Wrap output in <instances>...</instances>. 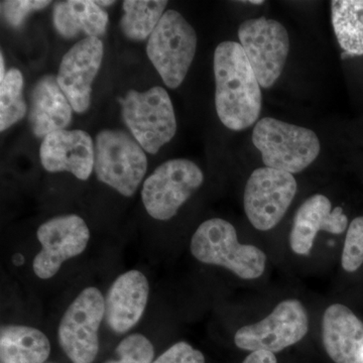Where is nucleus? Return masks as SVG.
<instances>
[{
    "label": "nucleus",
    "mask_w": 363,
    "mask_h": 363,
    "mask_svg": "<svg viewBox=\"0 0 363 363\" xmlns=\"http://www.w3.org/2000/svg\"><path fill=\"white\" fill-rule=\"evenodd\" d=\"M50 4L51 1L44 0H11L1 2V11L7 23L14 28H18L28 14L45 9Z\"/></svg>",
    "instance_id": "obj_26"
},
{
    "label": "nucleus",
    "mask_w": 363,
    "mask_h": 363,
    "mask_svg": "<svg viewBox=\"0 0 363 363\" xmlns=\"http://www.w3.org/2000/svg\"><path fill=\"white\" fill-rule=\"evenodd\" d=\"M242 363H278L276 355L269 351H253Z\"/></svg>",
    "instance_id": "obj_28"
},
{
    "label": "nucleus",
    "mask_w": 363,
    "mask_h": 363,
    "mask_svg": "<svg viewBox=\"0 0 363 363\" xmlns=\"http://www.w3.org/2000/svg\"><path fill=\"white\" fill-rule=\"evenodd\" d=\"M252 143L267 168L292 175L307 169L321 150L314 131L272 117H264L255 124Z\"/></svg>",
    "instance_id": "obj_3"
},
{
    "label": "nucleus",
    "mask_w": 363,
    "mask_h": 363,
    "mask_svg": "<svg viewBox=\"0 0 363 363\" xmlns=\"http://www.w3.org/2000/svg\"><path fill=\"white\" fill-rule=\"evenodd\" d=\"M197 50L193 26L178 11L164 13L147 45V57L164 84L176 89L185 80Z\"/></svg>",
    "instance_id": "obj_4"
},
{
    "label": "nucleus",
    "mask_w": 363,
    "mask_h": 363,
    "mask_svg": "<svg viewBox=\"0 0 363 363\" xmlns=\"http://www.w3.org/2000/svg\"><path fill=\"white\" fill-rule=\"evenodd\" d=\"M247 4H255V6H262V4H264V1L262 0H252V1H245Z\"/></svg>",
    "instance_id": "obj_31"
},
{
    "label": "nucleus",
    "mask_w": 363,
    "mask_h": 363,
    "mask_svg": "<svg viewBox=\"0 0 363 363\" xmlns=\"http://www.w3.org/2000/svg\"><path fill=\"white\" fill-rule=\"evenodd\" d=\"M238 38L260 87L271 88L281 75L290 51V39L285 26L269 18L243 21Z\"/></svg>",
    "instance_id": "obj_9"
},
{
    "label": "nucleus",
    "mask_w": 363,
    "mask_h": 363,
    "mask_svg": "<svg viewBox=\"0 0 363 363\" xmlns=\"http://www.w3.org/2000/svg\"><path fill=\"white\" fill-rule=\"evenodd\" d=\"M297 182L292 174L259 168L252 172L245 190V210L255 228L271 230L285 216L297 194Z\"/></svg>",
    "instance_id": "obj_10"
},
{
    "label": "nucleus",
    "mask_w": 363,
    "mask_h": 363,
    "mask_svg": "<svg viewBox=\"0 0 363 363\" xmlns=\"http://www.w3.org/2000/svg\"><path fill=\"white\" fill-rule=\"evenodd\" d=\"M341 264L346 272L357 271L363 264V216L351 222L344 242Z\"/></svg>",
    "instance_id": "obj_25"
},
{
    "label": "nucleus",
    "mask_w": 363,
    "mask_h": 363,
    "mask_svg": "<svg viewBox=\"0 0 363 363\" xmlns=\"http://www.w3.org/2000/svg\"><path fill=\"white\" fill-rule=\"evenodd\" d=\"M164 0H126L121 30L128 39L143 40L150 37L164 13Z\"/></svg>",
    "instance_id": "obj_22"
},
{
    "label": "nucleus",
    "mask_w": 363,
    "mask_h": 363,
    "mask_svg": "<svg viewBox=\"0 0 363 363\" xmlns=\"http://www.w3.org/2000/svg\"><path fill=\"white\" fill-rule=\"evenodd\" d=\"M98 4V6H111V4H114V1H95Z\"/></svg>",
    "instance_id": "obj_30"
},
{
    "label": "nucleus",
    "mask_w": 363,
    "mask_h": 363,
    "mask_svg": "<svg viewBox=\"0 0 363 363\" xmlns=\"http://www.w3.org/2000/svg\"><path fill=\"white\" fill-rule=\"evenodd\" d=\"M119 102L124 123L145 152L157 154L175 136V111L164 88L156 86L145 92L130 90Z\"/></svg>",
    "instance_id": "obj_5"
},
{
    "label": "nucleus",
    "mask_w": 363,
    "mask_h": 363,
    "mask_svg": "<svg viewBox=\"0 0 363 363\" xmlns=\"http://www.w3.org/2000/svg\"><path fill=\"white\" fill-rule=\"evenodd\" d=\"M150 285L142 272L131 269L112 283L105 297L104 319L117 334L126 333L142 319L149 301Z\"/></svg>",
    "instance_id": "obj_15"
},
{
    "label": "nucleus",
    "mask_w": 363,
    "mask_h": 363,
    "mask_svg": "<svg viewBox=\"0 0 363 363\" xmlns=\"http://www.w3.org/2000/svg\"><path fill=\"white\" fill-rule=\"evenodd\" d=\"M52 21L60 35L67 39L81 33L97 38L106 33L108 14L95 1L69 0L55 6Z\"/></svg>",
    "instance_id": "obj_19"
},
{
    "label": "nucleus",
    "mask_w": 363,
    "mask_h": 363,
    "mask_svg": "<svg viewBox=\"0 0 363 363\" xmlns=\"http://www.w3.org/2000/svg\"><path fill=\"white\" fill-rule=\"evenodd\" d=\"M309 329V318L300 301L291 298L279 303L274 311L257 323L236 332V346L248 351L274 353L302 340Z\"/></svg>",
    "instance_id": "obj_11"
},
{
    "label": "nucleus",
    "mask_w": 363,
    "mask_h": 363,
    "mask_svg": "<svg viewBox=\"0 0 363 363\" xmlns=\"http://www.w3.org/2000/svg\"><path fill=\"white\" fill-rule=\"evenodd\" d=\"M190 248L203 264L225 267L243 279L259 278L266 269V253L255 245H241L236 229L223 219L203 222L192 236Z\"/></svg>",
    "instance_id": "obj_2"
},
{
    "label": "nucleus",
    "mask_w": 363,
    "mask_h": 363,
    "mask_svg": "<svg viewBox=\"0 0 363 363\" xmlns=\"http://www.w3.org/2000/svg\"><path fill=\"white\" fill-rule=\"evenodd\" d=\"M322 336L326 352L336 363H363V323L350 308L329 306L324 313Z\"/></svg>",
    "instance_id": "obj_17"
},
{
    "label": "nucleus",
    "mask_w": 363,
    "mask_h": 363,
    "mask_svg": "<svg viewBox=\"0 0 363 363\" xmlns=\"http://www.w3.org/2000/svg\"><path fill=\"white\" fill-rule=\"evenodd\" d=\"M215 106L229 130L250 128L262 111V90L240 44L223 42L214 52Z\"/></svg>",
    "instance_id": "obj_1"
},
{
    "label": "nucleus",
    "mask_w": 363,
    "mask_h": 363,
    "mask_svg": "<svg viewBox=\"0 0 363 363\" xmlns=\"http://www.w3.org/2000/svg\"><path fill=\"white\" fill-rule=\"evenodd\" d=\"M332 25L343 58L363 55V0L331 1Z\"/></svg>",
    "instance_id": "obj_21"
},
{
    "label": "nucleus",
    "mask_w": 363,
    "mask_h": 363,
    "mask_svg": "<svg viewBox=\"0 0 363 363\" xmlns=\"http://www.w3.org/2000/svg\"><path fill=\"white\" fill-rule=\"evenodd\" d=\"M6 65H4V55L1 54V59H0V82L6 78Z\"/></svg>",
    "instance_id": "obj_29"
},
{
    "label": "nucleus",
    "mask_w": 363,
    "mask_h": 363,
    "mask_svg": "<svg viewBox=\"0 0 363 363\" xmlns=\"http://www.w3.org/2000/svg\"><path fill=\"white\" fill-rule=\"evenodd\" d=\"M23 79L20 71L11 69L0 82V130L4 131L25 117Z\"/></svg>",
    "instance_id": "obj_23"
},
{
    "label": "nucleus",
    "mask_w": 363,
    "mask_h": 363,
    "mask_svg": "<svg viewBox=\"0 0 363 363\" xmlns=\"http://www.w3.org/2000/svg\"><path fill=\"white\" fill-rule=\"evenodd\" d=\"M105 315V298L94 286L84 289L60 322V346L73 363H92L99 351L98 330Z\"/></svg>",
    "instance_id": "obj_8"
},
{
    "label": "nucleus",
    "mask_w": 363,
    "mask_h": 363,
    "mask_svg": "<svg viewBox=\"0 0 363 363\" xmlns=\"http://www.w3.org/2000/svg\"><path fill=\"white\" fill-rule=\"evenodd\" d=\"M40 157L48 172H69L79 180L86 181L94 168V145L86 131H56L43 140Z\"/></svg>",
    "instance_id": "obj_14"
},
{
    "label": "nucleus",
    "mask_w": 363,
    "mask_h": 363,
    "mask_svg": "<svg viewBox=\"0 0 363 363\" xmlns=\"http://www.w3.org/2000/svg\"><path fill=\"white\" fill-rule=\"evenodd\" d=\"M203 181L201 169L190 160L164 162L143 183L142 199L145 210L157 220H169L201 187Z\"/></svg>",
    "instance_id": "obj_7"
},
{
    "label": "nucleus",
    "mask_w": 363,
    "mask_h": 363,
    "mask_svg": "<svg viewBox=\"0 0 363 363\" xmlns=\"http://www.w3.org/2000/svg\"><path fill=\"white\" fill-rule=\"evenodd\" d=\"M347 227L348 218L342 208L332 209L330 200L326 196H312L296 213L290 234L291 247L297 255H309L319 231L341 234Z\"/></svg>",
    "instance_id": "obj_16"
},
{
    "label": "nucleus",
    "mask_w": 363,
    "mask_h": 363,
    "mask_svg": "<svg viewBox=\"0 0 363 363\" xmlns=\"http://www.w3.org/2000/svg\"><path fill=\"white\" fill-rule=\"evenodd\" d=\"M72 109L57 78H40L32 92L30 123L33 133L45 138L56 131L65 130L71 123Z\"/></svg>",
    "instance_id": "obj_18"
},
{
    "label": "nucleus",
    "mask_w": 363,
    "mask_h": 363,
    "mask_svg": "<svg viewBox=\"0 0 363 363\" xmlns=\"http://www.w3.org/2000/svg\"><path fill=\"white\" fill-rule=\"evenodd\" d=\"M104 59V44L98 38L80 40L66 52L60 64L57 81L74 111L89 108L92 83Z\"/></svg>",
    "instance_id": "obj_13"
},
{
    "label": "nucleus",
    "mask_w": 363,
    "mask_h": 363,
    "mask_svg": "<svg viewBox=\"0 0 363 363\" xmlns=\"http://www.w3.org/2000/svg\"><path fill=\"white\" fill-rule=\"evenodd\" d=\"M145 150L121 130H104L95 142L94 169L98 180L125 197H131L147 173Z\"/></svg>",
    "instance_id": "obj_6"
},
{
    "label": "nucleus",
    "mask_w": 363,
    "mask_h": 363,
    "mask_svg": "<svg viewBox=\"0 0 363 363\" xmlns=\"http://www.w3.org/2000/svg\"><path fill=\"white\" fill-rule=\"evenodd\" d=\"M51 343L39 329L23 325H6L0 330L1 363H45Z\"/></svg>",
    "instance_id": "obj_20"
},
{
    "label": "nucleus",
    "mask_w": 363,
    "mask_h": 363,
    "mask_svg": "<svg viewBox=\"0 0 363 363\" xmlns=\"http://www.w3.org/2000/svg\"><path fill=\"white\" fill-rule=\"evenodd\" d=\"M37 236L42 250L33 259V272L38 278L49 279L57 274L66 260L84 252L90 231L78 215H62L43 223Z\"/></svg>",
    "instance_id": "obj_12"
},
{
    "label": "nucleus",
    "mask_w": 363,
    "mask_h": 363,
    "mask_svg": "<svg viewBox=\"0 0 363 363\" xmlns=\"http://www.w3.org/2000/svg\"><path fill=\"white\" fill-rule=\"evenodd\" d=\"M152 363H205V357L201 351L181 341L172 345Z\"/></svg>",
    "instance_id": "obj_27"
},
{
    "label": "nucleus",
    "mask_w": 363,
    "mask_h": 363,
    "mask_svg": "<svg viewBox=\"0 0 363 363\" xmlns=\"http://www.w3.org/2000/svg\"><path fill=\"white\" fill-rule=\"evenodd\" d=\"M116 359L105 363H152L155 348L149 339L143 334H131L119 342L116 350Z\"/></svg>",
    "instance_id": "obj_24"
}]
</instances>
